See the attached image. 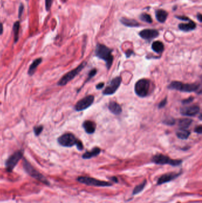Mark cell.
Returning a JSON list of instances; mask_svg holds the SVG:
<instances>
[{
    "mask_svg": "<svg viewBox=\"0 0 202 203\" xmlns=\"http://www.w3.org/2000/svg\"><path fill=\"white\" fill-rule=\"evenodd\" d=\"M197 19L199 20V21L201 23V22H202V14H201L200 13H199V14H197Z\"/></svg>",
    "mask_w": 202,
    "mask_h": 203,
    "instance_id": "ab89813d",
    "label": "cell"
},
{
    "mask_svg": "<svg viewBox=\"0 0 202 203\" xmlns=\"http://www.w3.org/2000/svg\"><path fill=\"white\" fill-rule=\"evenodd\" d=\"M108 109L114 115H119L122 112V108L121 106L116 102H110L108 104Z\"/></svg>",
    "mask_w": 202,
    "mask_h": 203,
    "instance_id": "e0dca14e",
    "label": "cell"
},
{
    "mask_svg": "<svg viewBox=\"0 0 202 203\" xmlns=\"http://www.w3.org/2000/svg\"><path fill=\"white\" fill-rule=\"evenodd\" d=\"M110 179L112 180L113 182H118V178L116 177H112V178H110Z\"/></svg>",
    "mask_w": 202,
    "mask_h": 203,
    "instance_id": "60d3db41",
    "label": "cell"
},
{
    "mask_svg": "<svg viewBox=\"0 0 202 203\" xmlns=\"http://www.w3.org/2000/svg\"><path fill=\"white\" fill-rule=\"evenodd\" d=\"M94 101V96L89 95L79 100L75 105V109L77 111H82L89 108Z\"/></svg>",
    "mask_w": 202,
    "mask_h": 203,
    "instance_id": "8fae6325",
    "label": "cell"
},
{
    "mask_svg": "<svg viewBox=\"0 0 202 203\" xmlns=\"http://www.w3.org/2000/svg\"><path fill=\"white\" fill-rule=\"evenodd\" d=\"M167 103V98L166 97L165 99H164L158 105V108L161 109V108H164L166 106V105Z\"/></svg>",
    "mask_w": 202,
    "mask_h": 203,
    "instance_id": "d6a6232c",
    "label": "cell"
},
{
    "mask_svg": "<svg viewBox=\"0 0 202 203\" xmlns=\"http://www.w3.org/2000/svg\"><path fill=\"white\" fill-rule=\"evenodd\" d=\"M100 152H101V150L100 148L94 147L91 151H86L83 155L82 157L84 159H89L92 157H94L99 155L100 153Z\"/></svg>",
    "mask_w": 202,
    "mask_h": 203,
    "instance_id": "ac0fdd59",
    "label": "cell"
},
{
    "mask_svg": "<svg viewBox=\"0 0 202 203\" xmlns=\"http://www.w3.org/2000/svg\"><path fill=\"white\" fill-rule=\"evenodd\" d=\"M146 184H147V181L145 180L142 183H141V184L136 186L135 187V188L133 189V192H132L133 195V196L134 195H137L138 193H139V192H141V191H142L143 188H145V185H146Z\"/></svg>",
    "mask_w": 202,
    "mask_h": 203,
    "instance_id": "484cf974",
    "label": "cell"
},
{
    "mask_svg": "<svg viewBox=\"0 0 202 203\" xmlns=\"http://www.w3.org/2000/svg\"><path fill=\"white\" fill-rule=\"evenodd\" d=\"M181 172H179V173L170 172V173L164 174L159 178V179H158L157 185H162L163 184L170 182L174 179H176L181 175Z\"/></svg>",
    "mask_w": 202,
    "mask_h": 203,
    "instance_id": "5bb4252c",
    "label": "cell"
},
{
    "mask_svg": "<svg viewBox=\"0 0 202 203\" xmlns=\"http://www.w3.org/2000/svg\"><path fill=\"white\" fill-rule=\"evenodd\" d=\"M79 141V140L71 133H65L58 138V143L65 147H71L74 146H77Z\"/></svg>",
    "mask_w": 202,
    "mask_h": 203,
    "instance_id": "52a82bcc",
    "label": "cell"
},
{
    "mask_svg": "<svg viewBox=\"0 0 202 203\" xmlns=\"http://www.w3.org/2000/svg\"><path fill=\"white\" fill-rule=\"evenodd\" d=\"M122 83V78L116 77L111 80L109 84L104 90L103 93L104 95H112L119 89Z\"/></svg>",
    "mask_w": 202,
    "mask_h": 203,
    "instance_id": "30bf717a",
    "label": "cell"
},
{
    "mask_svg": "<svg viewBox=\"0 0 202 203\" xmlns=\"http://www.w3.org/2000/svg\"><path fill=\"white\" fill-rule=\"evenodd\" d=\"M139 36L147 41H151L159 36V32L155 29H144L139 32Z\"/></svg>",
    "mask_w": 202,
    "mask_h": 203,
    "instance_id": "4fadbf2b",
    "label": "cell"
},
{
    "mask_svg": "<svg viewBox=\"0 0 202 203\" xmlns=\"http://www.w3.org/2000/svg\"><path fill=\"white\" fill-rule=\"evenodd\" d=\"M120 22L126 26L130 27H135L140 26L139 23L137 21L131 18H124V17L120 19Z\"/></svg>",
    "mask_w": 202,
    "mask_h": 203,
    "instance_id": "d6986e66",
    "label": "cell"
},
{
    "mask_svg": "<svg viewBox=\"0 0 202 203\" xmlns=\"http://www.w3.org/2000/svg\"><path fill=\"white\" fill-rule=\"evenodd\" d=\"M42 62V59L41 58H37V59L35 60L29 67V70H28V74L30 76H33L36 72L37 67L41 64Z\"/></svg>",
    "mask_w": 202,
    "mask_h": 203,
    "instance_id": "44dd1931",
    "label": "cell"
},
{
    "mask_svg": "<svg viewBox=\"0 0 202 203\" xmlns=\"http://www.w3.org/2000/svg\"><path fill=\"white\" fill-rule=\"evenodd\" d=\"M152 161L156 165H170L172 166H180L183 161L178 159H172L162 154H157L152 158Z\"/></svg>",
    "mask_w": 202,
    "mask_h": 203,
    "instance_id": "5b68a950",
    "label": "cell"
},
{
    "mask_svg": "<svg viewBox=\"0 0 202 203\" xmlns=\"http://www.w3.org/2000/svg\"><path fill=\"white\" fill-rule=\"evenodd\" d=\"M24 5L23 4H20V5L19 6V8H18V17L19 19H20L22 17L23 12H24Z\"/></svg>",
    "mask_w": 202,
    "mask_h": 203,
    "instance_id": "1f68e13d",
    "label": "cell"
},
{
    "mask_svg": "<svg viewBox=\"0 0 202 203\" xmlns=\"http://www.w3.org/2000/svg\"><path fill=\"white\" fill-rule=\"evenodd\" d=\"M112 52V50L104 45L98 44L95 48V56L105 61L108 70L110 68L113 64V56Z\"/></svg>",
    "mask_w": 202,
    "mask_h": 203,
    "instance_id": "6da1fadb",
    "label": "cell"
},
{
    "mask_svg": "<svg viewBox=\"0 0 202 203\" xmlns=\"http://www.w3.org/2000/svg\"><path fill=\"white\" fill-rule=\"evenodd\" d=\"M164 123L166 124V125H168V126H172V125H174L176 123V121L173 118H168L166 120H164Z\"/></svg>",
    "mask_w": 202,
    "mask_h": 203,
    "instance_id": "4dcf8cb0",
    "label": "cell"
},
{
    "mask_svg": "<svg viewBox=\"0 0 202 203\" xmlns=\"http://www.w3.org/2000/svg\"><path fill=\"white\" fill-rule=\"evenodd\" d=\"M4 29H3V24L1 23H0V35H1L3 33Z\"/></svg>",
    "mask_w": 202,
    "mask_h": 203,
    "instance_id": "f35d334b",
    "label": "cell"
},
{
    "mask_svg": "<svg viewBox=\"0 0 202 203\" xmlns=\"http://www.w3.org/2000/svg\"><path fill=\"white\" fill-rule=\"evenodd\" d=\"M84 130L87 134H92L95 131L96 129V124L95 122L91 121H85L84 122L83 124Z\"/></svg>",
    "mask_w": 202,
    "mask_h": 203,
    "instance_id": "9a60e30c",
    "label": "cell"
},
{
    "mask_svg": "<svg viewBox=\"0 0 202 203\" xmlns=\"http://www.w3.org/2000/svg\"><path fill=\"white\" fill-rule=\"evenodd\" d=\"M200 112V107L198 105H191L185 106L180 109V113L183 116H195Z\"/></svg>",
    "mask_w": 202,
    "mask_h": 203,
    "instance_id": "7c38bea8",
    "label": "cell"
},
{
    "mask_svg": "<svg viewBox=\"0 0 202 203\" xmlns=\"http://www.w3.org/2000/svg\"><path fill=\"white\" fill-rule=\"evenodd\" d=\"M23 157V151L18 150L10 156L6 161V167L8 172H12Z\"/></svg>",
    "mask_w": 202,
    "mask_h": 203,
    "instance_id": "9c48e42d",
    "label": "cell"
},
{
    "mask_svg": "<svg viewBox=\"0 0 202 203\" xmlns=\"http://www.w3.org/2000/svg\"><path fill=\"white\" fill-rule=\"evenodd\" d=\"M140 19L146 23H152V19L151 18V16L149 15L147 13H142L141 16H140Z\"/></svg>",
    "mask_w": 202,
    "mask_h": 203,
    "instance_id": "4316f807",
    "label": "cell"
},
{
    "mask_svg": "<svg viewBox=\"0 0 202 203\" xmlns=\"http://www.w3.org/2000/svg\"><path fill=\"white\" fill-rule=\"evenodd\" d=\"M168 88L170 90L191 93L197 92L198 90L200 89V84L198 83L185 84L180 82L174 81L169 84Z\"/></svg>",
    "mask_w": 202,
    "mask_h": 203,
    "instance_id": "7a4b0ae2",
    "label": "cell"
},
{
    "mask_svg": "<svg viewBox=\"0 0 202 203\" xmlns=\"http://www.w3.org/2000/svg\"><path fill=\"white\" fill-rule=\"evenodd\" d=\"M193 99H194L193 97H190L188 98V99H185V100H183V101H182V103H183V104H187V103H189L190 102H193Z\"/></svg>",
    "mask_w": 202,
    "mask_h": 203,
    "instance_id": "e575fe53",
    "label": "cell"
},
{
    "mask_svg": "<svg viewBox=\"0 0 202 203\" xmlns=\"http://www.w3.org/2000/svg\"><path fill=\"white\" fill-rule=\"evenodd\" d=\"M43 126H35L33 128V131L35 132V134L36 135V136H39L41 132L43 131Z\"/></svg>",
    "mask_w": 202,
    "mask_h": 203,
    "instance_id": "83f0119b",
    "label": "cell"
},
{
    "mask_svg": "<svg viewBox=\"0 0 202 203\" xmlns=\"http://www.w3.org/2000/svg\"><path fill=\"white\" fill-rule=\"evenodd\" d=\"M150 89V81L142 78L137 81L135 86V93L139 97H145L148 95Z\"/></svg>",
    "mask_w": 202,
    "mask_h": 203,
    "instance_id": "8992f818",
    "label": "cell"
},
{
    "mask_svg": "<svg viewBox=\"0 0 202 203\" xmlns=\"http://www.w3.org/2000/svg\"><path fill=\"white\" fill-rule=\"evenodd\" d=\"M195 132L199 134H201L202 133V126L200 125L196 126L195 129Z\"/></svg>",
    "mask_w": 202,
    "mask_h": 203,
    "instance_id": "836d02e7",
    "label": "cell"
},
{
    "mask_svg": "<svg viewBox=\"0 0 202 203\" xmlns=\"http://www.w3.org/2000/svg\"><path fill=\"white\" fill-rule=\"evenodd\" d=\"M77 181L81 184L89 185V186L105 187V186H110L112 185V184L109 182L102 181L89 176H79L78 178Z\"/></svg>",
    "mask_w": 202,
    "mask_h": 203,
    "instance_id": "ba28073f",
    "label": "cell"
},
{
    "mask_svg": "<svg viewBox=\"0 0 202 203\" xmlns=\"http://www.w3.org/2000/svg\"><path fill=\"white\" fill-rule=\"evenodd\" d=\"M176 135L177 137L181 140H187L189 137L190 132L185 129H179L176 131Z\"/></svg>",
    "mask_w": 202,
    "mask_h": 203,
    "instance_id": "cb8c5ba5",
    "label": "cell"
},
{
    "mask_svg": "<svg viewBox=\"0 0 202 203\" xmlns=\"http://www.w3.org/2000/svg\"><path fill=\"white\" fill-rule=\"evenodd\" d=\"M193 122V120L189 118H181L178 120V125L181 129L189 128Z\"/></svg>",
    "mask_w": 202,
    "mask_h": 203,
    "instance_id": "603a6c76",
    "label": "cell"
},
{
    "mask_svg": "<svg viewBox=\"0 0 202 203\" xmlns=\"http://www.w3.org/2000/svg\"><path fill=\"white\" fill-rule=\"evenodd\" d=\"M86 65H87V62H83L75 69L67 72L60 79V81L58 82V85L60 86H64L66 84L70 82H71L72 80H73L79 74V72L83 70Z\"/></svg>",
    "mask_w": 202,
    "mask_h": 203,
    "instance_id": "277c9868",
    "label": "cell"
},
{
    "mask_svg": "<svg viewBox=\"0 0 202 203\" xmlns=\"http://www.w3.org/2000/svg\"><path fill=\"white\" fill-rule=\"evenodd\" d=\"M156 18L157 20L160 23H164L166 21V18L168 17V12L164 10H158L155 12Z\"/></svg>",
    "mask_w": 202,
    "mask_h": 203,
    "instance_id": "ffe728a7",
    "label": "cell"
},
{
    "mask_svg": "<svg viewBox=\"0 0 202 203\" xmlns=\"http://www.w3.org/2000/svg\"><path fill=\"white\" fill-rule=\"evenodd\" d=\"M104 86V83H100L96 85V89L98 90H100L103 89Z\"/></svg>",
    "mask_w": 202,
    "mask_h": 203,
    "instance_id": "d590c367",
    "label": "cell"
},
{
    "mask_svg": "<svg viewBox=\"0 0 202 203\" xmlns=\"http://www.w3.org/2000/svg\"><path fill=\"white\" fill-rule=\"evenodd\" d=\"M177 18H178V19L180 20H183V21H189L190 19L189 17H185V16H176Z\"/></svg>",
    "mask_w": 202,
    "mask_h": 203,
    "instance_id": "8d00e7d4",
    "label": "cell"
},
{
    "mask_svg": "<svg viewBox=\"0 0 202 203\" xmlns=\"http://www.w3.org/2000/svg\"><path fill=\"white\" fill-rule=\"evenodd\" d=\"M97 70L96 69H95V68L92 69V70L89 72V77L87 78V79L85 83L87 82L88 81H89V80H90L91 78H92L93 77H94L95 75H96V74H97Z\"/></svg>",
    "mask_w": 202,
    "mask_h": 203,
    "instance_id": "f1b7e54d",
    "label": "cell"
},
{
    "mask_svg": "<svg viewBox=\"0 0 202 203\" xmlns=\"http://www.w3.org/2000/svg\"><path fill=\"white\" fill-rule=\"evenodd\" d=\"M23 165L24 170L30 175V176L37 179V181L42 182L43 184H45L46 185L49 184L46 178L42 174L38 172L35 167H33V166L30 164V163L25 159H23Z\"/></svg>",
    "mask_w": 202,
    "mask_h": 203,
    "instance_id": "3957f363",
    "label": "cell"
},
{
    "mask_svg": "<svg viewBox=\"0 0 202 203\" xmlns=\"http://www.w3.org/2000/svg\"><path fill=\"white\" fill-rule=\"evenodd\" d=\"M53 0H45V8L47 12H49L52 5Z\"/></svg>",
    "mask_w": 202,
    "mask_h": 203,
    "instance_id": "f546056e",
    "label": "cell"
},
{
    "mask_svg": "<svg viewBox=\"0 0 202 203\" xmlns=\"http://www.w3.org/2000/svg\"><path fill=\"white\" fill-rule=\"evenodd\" d=\"M152 49L156 53L161 54L164 50V45L161 41H155L152 44Z\"/></svg>",
    "mask_w": 202,
    "mask_h": 203,
    "instance_id": "7402d4cb",
    "label": "cell"
},
{
    "mask_svg": "<svg viewBox=\"0 0 202 203\" xmlns=\"http://www.w3.org/2000/svg\"><path fill=\"white\" fill-rule=\"evenodd\" d=\"M133 54V51H132V50H128V51H127V52H126V55L127 58H129V57H130L131 55H132Z\"/></svg>",
    "mask_w": 202,
    "mask_h": 203,
    "instance_id": "74e56055",
    "label": "cell"
},
{
    "mask_svg": "<svg viewBox=\"0 0 202 203\" xmlns=\"http://www.w3.org/2000/svg\"><path fill=\"white\" fill-rule=\"evenodd\" d=\"M20 27V22L19 21L16 22L12 27V30L14 33V42L17 43L18 42L19 39V30Z\"/></svg>",
    "mask_w": 202,
    "mask_h": 203,
    "instance_id": "d4e9b609",
    "label": "cell"
},
{
    "mask_svg": "<svg viewBox=\"0 0 202 203\" xmlns=\"http://www.w3.org/2000/svg\"><path fill=\"white\" fill-rule=\"evenodd\" d=\"M196 24L195 22L190 20L188 23H181L178 25V28L180 30L183 32H188L196 29Z\"/></svg>",
    "mask_w": 202,
    "mask_h": 203,
    "instance_id": "2e32d148",
    "label": "cell"
}]
</instances>
